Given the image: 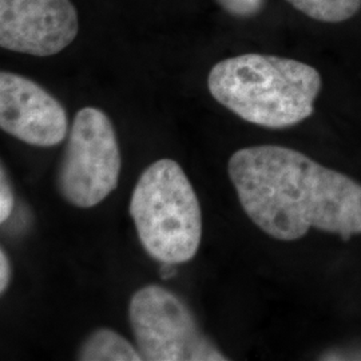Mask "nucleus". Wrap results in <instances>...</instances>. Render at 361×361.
<instances>
[{
	"label": "nucleus",
	"mask_w": 361,
	"mask_h": 361,
	"mask_svg": "<svg viewBox=\"0 0 361 361\" xmlns=\"http://www.w3.org/2000/svg\"><path fill=\"white\" fill-rule=\"evenodd\" d=\"M228 171L246 216L274 240L297 241L310 229L343 241L361 234V183L308 155L252 146L231 157Z\"/></svg>",
	"instance_id": "obj_1"
},
{
	"label": "nucleus",
	"mask_w": 361,
	"mask_h": 361,
	"mask_svg": "<svg viewBox=\"0 0 361 361\" xmlns=\"http://www.w3.org/2000/svg\"><path fill=\"white\" fill-rule=\"evenodd\" d=\"M322 85L314 67L262 54L224 59L207 77L209 91L219 104L249 123L276 130L308 119Z\"/></svg>",
	"instance_id": "obj_2"
},
{
	"label": "nucleus",
	"mask_w": 361,
	"mask_h": 361,
	"mask_svg": "<svg viewBox=\"0 0 361 361\" xmlns=\"http://www.w3.org/2000/svg\"><path fill=\"white\" fill-rule=\"evenodd\" d=\"M130 214L145 252L155 261L177 265L197 255L201 207L178 162L159 159L143 171L133 190Z\"/></svg>",
	"instance_id": "obj_3"
},
{
	"label": "nucleus",
	"mask_w": 361,
	"mask_h": 361,
	"mask_svg": "<svg viewBox=\"0 0 361 361\" xmlns=\"http://www.w3.org/2000/svg\"><path fill=\"white\" fill-rule=\"evenodd\" d=\"M122 166L116 130L102 110H79L70 128L56 185L73 207L90 209L118 186Z\"/></svg>",
	"instance_id": "obj_4"
},
{
	"label": "nucleus",
	"mask_w": 361,
	"mask_h": 361,
	"mask_svg": "<svg viewBox=\"0 0 361 361\" xmlns=\"http://www.w3.org/2000/svg\"><path fill=\"white\" fill-rule=\"evenodd\" d=\"M129 320L143 360H228L201 331L190 308L161 285H146L133 295Z\"/></svg>",
	"instance_id": "obj_5"
},
{
	"label": "nucleus",
	"mask_w": 361,
	"mask_h": 361,
	"mask_svg": "<svg viewBox=\"0 0 361 361\" xmlns=\"http://www.w3.org/2000/svg\"><path fill=\"white\" fill-rule=\"evenodd\" d=\"M79 31L70 0H0V46L34 56L65 50Z\"/></svg>",
	"instance_id": "obj_6"
},
{
	"label": "nucleus",
	"mask_w": 361,
	"mask_h": 361,
	"mask_svg": "<svg viewBox=\"0 0 361 361\" xmlns=\"http://www.w3.org/2000/svg\"><path fill=\"white\" fill-rule=\"evenodd\" d=\"M0 128L27 145L51 147L65 141L68 119L65 107L38 83L1 71Z\"/></svg>",
	"instance_id": "obj_7"
},
{
	"label": "nucleus",
	"mask_w": 361,
	"mask_h": 361,
	"mask_svg": "<svg viewBox=\"0 0 361 361\" xmlns=\"http://www.w3.org/2000/svg\"><path fill=\"white\" fill-rule=\"evenodd\" d=\"M80 361H142L137 347L109 328H99L85 338L78 350Z\"/></svg>",
	"instance_id": "obj_8"
},
{
	"label": "nucleus",
	"mask_w": 361,
	"mask_h": 361,
	"mask_svg": "<svg viewBox=\"0 0 361 361\" xmlns=\"http://www.w3.org/2000/svg\"><path fill=\"white\" fill-rule=\"evenodd\" d=\"M312 19L338 23L348 20L361 8V0H286Z\"/></svg>",
	"instance_id": "obj_9"
},
{
	"label": "nucleus",
	"mask_w": 361,
	"mask_h": 361,
	"mask_svg": "<svg viewBox=\"0 0 361 361\" xmlns=\"http://www.w3.org/2000/svg\"><path fill=\"white\" fill-rule=\"evenodd\" d=\"M15 207V195L13 186L6 173V169L1 165L0 174V222L4 224L13 214Z\"/></svg>",
	"instance_id": "obj_10"
},
{
	"label": "nucleus",
	"mask_w": 361,
	"mask_h": 361,
	"mask_svg": "<svg viewBox=\"0 0 361 361\" xmlns=\"http://www.w3.org/2000/svg\"><path fill=\"white\" fill-rule=\"evenodd\" d=\"M219 3L232 15L249 18L262 10L265 0H219Z\"/></svg>",
	"instance_id": "obj_11"
},
{
	"label": "nucleus",
	"mask_w": 361,
	"mask_h": 361,
	"mask_svg": "<svg viewBox=\"0 0 361 361\" xmlns=\"http://www.w3.org/2000/svg\"><path fill=\"white\" fill-rule=\"evenodd\" d=\"M11 280V264L6 250H0V293L4 295Z\"/></svg>",
	"instance_id": "obj_12"
},
{
	"label": "nucleus",
	"mask_w": 361,
	"mask_h": 361,
	"mask_svg": "<svg viewBox=\"0 0 361 361\" xmlns=\"http://www.w3.org/2000/svg\"><path fill=\"white\" fill-rule=\"evenodd\" d=\"M177 274L176 271V264H169V262H161V269H159V276L164 280H169Z\"/></svg>",
	"instance_id": "obj_13"
}]
</instances>
